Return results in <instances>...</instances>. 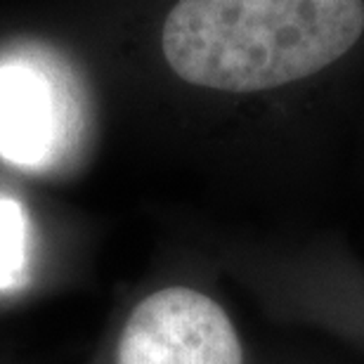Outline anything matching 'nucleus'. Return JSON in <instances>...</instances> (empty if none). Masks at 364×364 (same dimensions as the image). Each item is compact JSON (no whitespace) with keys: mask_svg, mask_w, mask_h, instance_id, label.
<instances>
[{"mask_svg":"<svg viewBox=\"0 0 364 364\" xmlns=\"http://www.w3.org/2000/svg\"><path fill=\"white\" fill-rule=\"evenodd\" d=\"M119 364H244L239 333L220 305L196 289L168 287L133 308Z\"/></svg>","mask_w":364,"mask_h":364,"instance_id":"f03ea898","label":"nucleus"},{"mask_svg":"<svg viewBox=\"0 0 364 364\" xmlns=\"http://www.w3.org/2000/svg\"><path fill=\"white\" fill-rule=\"evenodd\" d=\"M55 102L46 78L26 67L0 69V154L38 164L55 140Z\"/></svg>","mask_w":364,"mask_h":364,"instance_id":"7ed1b4c3","label":"nucleus"},{"mask_svg":"<svg viewBox=\"0 0 364 364\" xmlns=\"http://www.w3.org/2000/svg\"><path fill=\"white\" fill-rule=\"evenodd\" d=\"M364 31V0H178L161 31L182 81L263 92L331 67Z\"/></svg>","mask_w":364,"mask_h":364,"instance_id":"f257e3e1","label":"nucleus"}]
</instances>
